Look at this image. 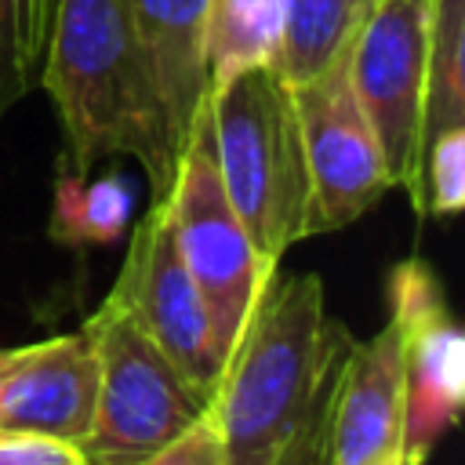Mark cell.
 Instances as JSON below:
<instances>
[{
  "instance_id": "obj_7",
  "label": "cell",
  "mask_w": 465,
  "mask_h": 465,
  "mask_svg": "<svg viewBox=\"0 0 465 465\" xmlns=\"http://www.w3.org/2000/svg\"><path fill=\"white\" fill-rule=\"evenodd\" d=\"M429 18L432 0H374L349 44V84L400 189H411L418 163Z\"/></svg>"
},
{
  "instance_id": "obj_18",
  "label": "cell",
  "mask_w": 465,
  "mask_h": 465,
  "mask_svg": "<svg viewBox=\"0 0 465 465\" xmlns=\"http://www.w3.org/2000/svg\"><path fill=\"white\" fill-rule=\"evenodd\" d=\"M411 203L421 218H450L465 203V127L436 134L414 167Z\"/></svg>"
},
{
  "instance_id": "obj_10",
  "label": "cell",
  "mask_w": 465,
  "mask_h": 465,
  "mask_svg": "<svg viewBox=\"0 0 465 465\" xmlns=\"http://www.w3.org/2000/svg\"><path fill=\"white\" fill-rule=\"evenodd\" d=\"M403 461V367L400 323L349 341L323 418V465Z\"/></svg>"
},
{
  "instance_id": "obj_6",
  "label": "cell",
  "mask_w": 465,
  "mask_h": 465,
  "mask_svg": "<svg viewBox=\"0 0 465 465\" xmlns=\"http://www.w3.org/2000/svg\"><path fill=\"white\" fill-rule=\"evenodd\" d=\"M389 312L400 323L403 465H425L465 403V338L436 272L407 258L389 272Z\"/></svg>"
},
{
  "instance_id": "obj_5",
  "label": "cell",
  "mask_w": 465,
  "mask_h": 465,
  "mask_svg": "<svg viewBox=\"0 0 465 465\" xmlns=\"http://www.w3.org/2000/svg\"><path fill=\"white\" fill-rule=\"evenodd\" d=\"M167 222L182 265L189 269L214 331V345L225 360L236 334L243 331L258 294L265 291L276 262H269L254 240L247 236L240 214L232 211L211 149V124H207V98L193 116L189 138L182 145L174 182L163 193Z\"/></svg>"
},
{
  "instance_id": "obj_11",
  "label": "cell",
  "mask_w": 465,
  "mask_h": 465,
  "mask_svg": "<svg viewBox=\"0 0 465 465\" xmlns=\"http://www.w3.org/2000/svg\"><path fill=\"white\" fill-rule=\"evenodd\" d=\"M98 356L84 331L11 349L0 381V429L40 432L80 447L94 421Z\"/></svg>"
},
{
  "instance_id": "obj_21",
  "label": "cell",
  "mask_w": 465,
  "mask_h": 465,
  "mask_svg": "<svg viewBox=\"0 0 465 465\" xmlns=\"http://www.w3.org/2000/svg\"><path fill=\"white\" fill-rule=\"evenodd\" d=\"M283 465H323V443H312V447H302L294 450Z\"/></svg>"
},
{
  "instance_id": "obj_20",
  "label": "cell",
  "mask_w": 465,
  "mask_h": 465,
  "mask_svg": "<svg viewBox=\"0 0 465 465\" xmlns=\"http://www.w3.org/2000/svg\"><path fill=\"white\" fill-rule=\"evenodd\" d=\"M0 465H84V458L73 443L40 432L0 429Z\"/></svg>"
},
{
  "instance_id": "obj_15",
  "label": "cell",
  "mask_w": 465,
  "mask_h": 465,
  "mask_svg": "<svg viewBox=\"0 0 465 465\" xmlns=\"http://www.w3.org/2000/svg\"><path fill=\"white\" fill-rule=\"evenodd\" d=\"M450 127H465V0H432L418 156Z\"/></svg>"
},
{
  "instance_id": "obj_2",
  "label": "cell",
  "mask_w": 465,
  "mask_h": 465,
  "mask_svg": "<svg viewBox=\"0 0 465 465\" xmlns=\"http://www.w3.org/2000/svg\"><path fill=\"white\" fill-rule=\"evenodd\" d=\"M40 87L62 120V174H87L105 156H131L145 171L153 200H163L185 142L167 113L134 0H58Z\"/></svg>"
},
{
  "instance_id": "obj_8",
  "label": "cell",
  "mask_w": 465,
  "mask_h": 465,
  "mask_svg": "<svg viewBox=\"0 0 465 465\" xmlns=\"http://www.w3.org/2000/svg\"><path fill=\"white\" fill-rule=\"evenodd\" d=\"M291 94L312 182L316 232L345 229L396 189L374 127L349 84V47L323 73L291 87Z\"/></svg>"
},
{
  "instance_id": "obj_14",
  "label": "cell",
  "mask_w": 465,
  "mask_h": 465,
  "mask_svg": "<svg viewBox=\"0 0 465 465\" xmlns=\"http://www.w3.org/2000/svg\"><path fill=\"white\" fill-rule=\"evenodd\" d=\"M374 0H287L276 73L298 87L323 73L356 36Z\"/></svg>"
},
{
  "instance_id": "obj_3",
  "label": "cell",
  "mask_w": 465,
  "mask_h": 465,
  "mask_svg": "<svg viewBox=\"0 0 465 465\" xmlns=\"http://www.w3.org/2000/svg\"><path fill=\"white\" fill-rule=\"evenodd\" d=\"M207 124L222 189L254 247L280 262L298 240L316 236L291 84L272 65L243 69L207 91Z\"/></svg>"
},
{
  "instance_id": "obj_23",
  "label": "cell",
  "mask_w": 465,
  "mask_h": 465,
  "mask_svg": "<svg viewBox=\"0 0 465 465\" xmlns=\"http://www.w3.org/2000/svg\"><path fill=\"white\" fill-rule=\"evenodd\" d=\"M385 465H403V461H385Z\"/></svg>"
},
{
  "instance_id": "obj_22",
  "label": "cell",
  "mask_w": 465,
  "mask_h": 465,
  "mask_svg": "<svg viewBox=\"0 0 465 465\" xmlns=\"http://www.w3.org/2000/svg\"><path fill=\"white\" fill-rule=\"evenodd\" d=\"M7 360H11V349H0V381H4V371H7Z\"/></svg>"
},
{
  "instance_id": "obj_13",
  "label": "cell",
  "mask_w": 465,
  "mask_h": 465,
  "mask_svg": "<svg viewBox=\"0 0 465 465\" xmlns=\"http://www.w3.org/2000/svg\"><path fill=\"white\" fill-rule=\"evenodd\" d=\"M287 0H211L203 18L207 91L243 69L276 65Z\"/></svg>"
},
{
  "instance_id": "obj_1",
  "label": "cell",
  "mask_w": 465,
  "mask_h": 465,
  "mask_svg": "<svg viewBox=\"0 0 465 465\" xmlns=\"http://www.w3.org/2000/svg\"><path fill=\"white\" fill-rule=\"evenodd\" d=\"M349 341L316 272H272L207 400L225 465H283L323 443L327 396Z\"/></svg>"
},
{
  "instance_id": "obj_12",
  "label": "cell",
  "mask_w": 465,
  "mask_h": 465,
  "mask_svg": "<svg viewBox=\"0 0 465 465\" xmlns=\"http://www.w3.org/2000/svg\"><path fill=\"white\" fill-rule=\"evenodd\" d=\"M207 4L211 0H134V15L153 51L167 113L182 142L189 138L193 116L207 98V69H203Z\"/></svg>"
},
{
  "instance_id": "obj_4",
  "label": "cell",
  "mask_w": 465,
  "mask_h": 465,
  "mask_svg": "<svg viewBox=\"0 0 465 465\" xmlns=\"http://www.w3.org/2000/svg\"><path fill=\"white\" fill-rule=\"evenodd\" d=\"M80 331L98 356L94 421L76 447L84 465H138L207 411V396L156 349L113 291Z\"/></svg>"
},
{
  "instance_id": "obj_9",
  "label": "cell",
  "mask_w": 465,
  "mask_h": 465,
  "mask_svg": "<svg viewBox=\"0 0 465 465\" xmlns=\"http://www.w3.org/2000/svg\"><path fill=\"white\" fill-rule=\"evenodd\" d=\"M113 294L156 349L211 400L222 374V352L214 345L207 305L174 247L163 203H149L138 218L124 265L113 280Z\"/></svg>"
},
{
  "instance_id": "obj_17",
  "label": "cell",
  "mask_w": 465,
  "mask_h": 465,
  "mask_svg": "<svg viewBox=\"0 0 465 465\" xmlns=\"http://www.w3.org/2000/svg\"><path fill=\"white\" fill-rule=\"evenodd\" d=\"M127 218V189L113 178L87 185L84 174H62L54 185V236L62 240H113Z\"/></svg>"
},
{
  "instance_id": "obj_19",
  "label": "cell",
  "mask_w": 465,
  "mask_h": 465,
  "mask_svg": "<svg viewBox=\"0 0 465 465\" xmlns=\"http://www.w3.org/2000/svg\"><path fill=\"white\" fill-rule=\"evenodd\" d=\"M138 465H225V450H222V436H218L211 407L182 436H174L171 443H163Z\"/></svg>"
},
{
  "instance_id": "obj_16",
  "label": "cell",
  "mask_w": 465,
  "mask_h": 465,
  "mask_svg": "<svg viewBox=\"0 0 465 465\" xmlns=\"http://www.w3.org/2000/svg\"><path fill=\"white\" fill-rule=\"evenodd\" d=\"M58 0H0V120L40 84Z\"/></svg>"
}]
</instances>
